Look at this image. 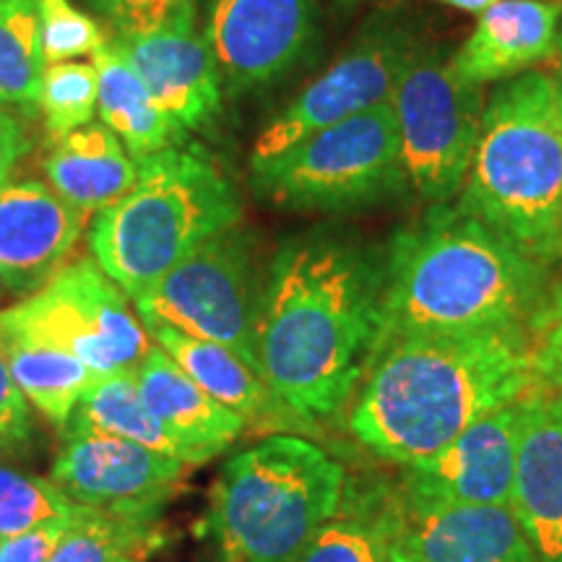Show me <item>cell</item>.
<instances>
[{
  "instance_id": "36",
  "label": "cell",
  "mask_w": 562,
  "mask_h": 562,
  "mask_svg": "<svg viewBox=\"0 0 562 562\" xmlns=\"http://www.w3.org/2000/svg\"><path fill=\"white\" fill-rule=\"evenodd\" d=\"M30 146L32 140L30 133H26V125L11 110L0 108V186L9 180L11 170L30 151Z\"/></svg>"
},
{
  "instance_id": "39",
  "label": "cell",
  "mask_w": 562,
  "mask_h": 562,
  "mask_svg": "<svg viewBox=\"0 0 562 562\" xmlns=\"http://www.w3.org/2000/svg\"><path fill=\"white\" fill-rule=\"evenodd\" d=\"M558 50H560V55H562V34L558 37Z\"/></svg>"
},
{
  "instance_id": "28",
  "label": "cell",
  "mask_w": 562,
  "mask_h": 562,
  "mask_svg": "<svg viewBox=\"0 0 562 562\" xmlns=\"http://www.w3.org/2000/svg\"><path fill=\"white\" fill-rule=\"evenodd\" d=\"M154 521L89 508L63 531L50 562H123L151 542Z\"/></svg>"
},
{
  "instance_id": "13",
  "label": "cell",
  "mask_w": 562,
  "mask_h": 562,
  "mask_svg": "<svg viewBox=\"0 0 562 562\" xmlns=\"http://www.w3.org/2000/svg\"><path fill=\"white\" fill-rule=\"evenodd\" d=\"M186 469L180 459L138 442L79 435L63 440L50 482L83 508L157 518Z\"/></svg>"
},
{
  "instance_id": "6",
  "label": "cell",
  "mask_w": 562,
  "mask_h": 562,
  "mask_svg": "<svg viewBox=\"0 0 562 562\" xmlns=\"http://www.w3.org/2000/svg\"><path fill=\"white\" fill-rule=\"evenodd\" d=\"M347 476L315 440L271 435L224 463L199 533L224 562H294L339 508Z\"/></svg>"
},
{
  "instance_id": "38",
  "label": "cell",
  "mask_w": 562,
  "mask_h": 562,
  "mask_svg": "<svg viewBox=\"0 0 562 562\" xmlns=\"http://www.w3.org/2000/svg\"><path fill=\"white\" fill-rule=\"evenodd\" d=\"M339 3H347V5H351V3H360V0H339Z\"/></svg>"
},
{
  "instance_id": "8",
  "label": "cell",
  "mask_w": 562,
  "mask_h": 562,
  "mask_svg": "<svg viewBox=\"0 0 562 562\" xmlns=\"http://www.w3.org/2000/svg\"><path fill=\"white\" fill-rule=\"evenodd\" d=\"M133 311L94 258H76L40 292L0 311V339L63 349L97 378L136 372L154 341Z\"/></svg>"
},
{
  "instance_id": "14",
  "label": "cell",
  "mask_w": 562,
  "mask_h": 562,
  "mask_svg": "<svg viewBox=\"0 0 562 562\" xmlns=\"http://www.w3.org/2000/svg\"><path fill=\"white\" fill-rule=\"evenodd\" d=\"M518 404L487 414L430 459L402 467L396 492L406 508L505 505L513 495Z\"/></svg>"
},
{
  "instance_id": "21",
  "label": "cell",
  "mask_w": 562,
  "mask_h": 562,
  "mask_svg": "<svg viewBox=\"0 0 562 562\" xmlns=\"http://www.w3.org/2000/svg\"><path fill=\"white\" fill-rule=\"evenodd\" d=\"M560 11L552 0H497L453 53L456 70L480 87L526 74L558 50Z\"/></svg>"
},
{
  "instance_id": "31",
  "label": "cell",
  "mask_w": 562,
  "mask_h": 562,
  "mask_svg": "<svg viewBox=\"0 0 562 562\" xmlns=\"http://www.w3.org/2000/svg\"><path fill=\"white\" fill-rule=\"evenodd\" d=\"M40 30L47 66L83 55L94 58L110 42L102 26L70 0H40Z\"/></svg>"
},
{
  "instance_id": "25",
  "label": "cell",
  "mask_w": 562,
  "mask_h": 562,
  "mask_svg": "<svg viewBox=\"0 0 562 562\" xmlns=\"http://www.w3.org/2000/svg\"><path fill=\"white\" fill-rule=\"evenodd\" d=\"M79 435H104V438H121L138 442L172 459H180L175 451L170 435L161 430L154 419L149 406L140 398L136 372H117V375L94 378L83 391L60 438H79Z\"/></svg>"
},
{
  "instance_id": "3",
  "label": "cell",
  "mask_w": 562,
  "mask_h": 562,
  "mask_svg": "<svg viewBox=\"0 0 562 562\" xmlns=\"http://www.w3.org/2000/svg\"><path fill=\"white\" fill-rule=\"evenodd\" d=\"M547 271L459 206L438 203L393 237L370 360L404 339L531 326L550 292Z\"/></svg>"
},
{
  "instance_id": "18",
  "label": "cell",
  "mask_w": 562,
  "mask_h": 562,
  "mask_svg": "<svg viewBox=\"0 0 562 562\" xmlns=\"http://www.w3.org/2000/svg\"><path fill=\"white\" fill-rule=\"evenodd\" d=\"M510 508L539 562H562V406L537 391L518 404Z\"/></svg>"
},
{
  "instance_id": "32",
  "label": "cell",
  "mask_w": 562,
  "mask_h": 562,
  "mask_svg": "<svg viewBox=\"0 0 562 562\" xmlns=\"http://www.w3.org/2000/svg\"><path fill=\"white\" fill-rule=\"evenodd\" d=\"M112 26V37H144L172 26L195 24L199 0H87Z\"/></svg>"
},
{
  "instance_id": "9",
  "label": "cell",
  "mask_w": 562,
  "mask_h": 562,
  "mask_svg": "<svg viewBox=\"0 0 562 562\" xmlns=\"http://www.w3.org/2000/svg\"><path fill=\"white\" fill-rule=\"evenodd\" d=\"M484 87L463 79L442 47L417 50L391 97L409 186L422 199L453 201L467 182L484 115Z\"/></svg>"
},
{
  "instance_id": "5",
  "label": "cell",
  "mask_w": 562,
  "mask_h": 562,
  "mask_svg": "<svg viewBox=\"0 0 562 562\" xmlns=\"http://www.w3.org/2000/svg\"><path fill=\"white\" fill-rule=\"evenodd\" d=\"M136 165V186L89 229L91 258L133 305L203 240L243 220L240 191L203 146L180 140Z\"/></svg>"
},
{
  "instance_id": "27",
  "label": "cell",
  "mask_w": 562,
  "mask_h": 562,
  "mask_svg": "<svg viewBox=\"0 0 562 562\" xmlns=\"http://www.w3.org/2000/svg\"><path fill=\"white\" fill-rule=\"evenodd\" d=\"M45 66L40 0H0V108L40 115Z\"/></svg>"
},
{
  "instance_id": "16",
  "label": "cell",
  "mask_w": 562,
  "mask_h": 562,
  "mask_svg": "<svg viewBox=\"0 0 562 562\" xmlns=\"http://www.w3.org/2000/svg\"><path fill=\"white\" fill-rule=\"evenodd\" d=\"M144 328L151 341L165 349L214 402L237 414L248 432L261 438L297 435L311 440H321L326 435L323 425L294 412L235 351L159 321L144 323Z\"/></svg>"
},
{
  "instance_id": "37",
  "label": "cell",
  "mask_w": 562,
  "mask_h": 562,
  "mask_svg": "<svg viewBox=\"0 0 562 562\" xmlns=\"http://www.w3.org/2000/svg\"><path fill=\"white\" fill-rule=\"evenodd\" d=\"M440 3L453 5V9L467 11V13H476V16H480V13L487 11L490 5H495L497 0H440Z\"/></svg>"
},
{
  "instance_id": "4",
  "label": "cell",
  "mask_w": 562,
  "mask_h": 562,
  "mask_svg": "<svg viewBox=\"0 0 562 562\" xmlns=\"http://www.w3.org/2000/svg\"><path fill=\"white\" fill-rule=\"evenodd\" d=\"M459 209L533 263L562 261L560 81L526 70L492 91Z\"/></svg>"
},
{
  "instance_id": "7",
  "label": "cell",
  "mask_w": 562,
  "mask_h": 562,
  "mask_svg": "<svg viewBox=\"0 0 562 562\" xmlns=\"http://www.w3.org/2000/svg\"><path fill=\"white\" fill-rule=\"evenodd\" d=\"M266 201L292 211H347L409 186L391 102L318 131L271 165L252 170Z\"/></svg>"
},
{
  "instance_id": "11",
  "label": "cell",
  "mask_w": 562,
  "mask_h": 562,
  "mask_svg": "<svg viewBox=\"0 0 562 562\" xmlns=\"http://www.w3.org/2000/svg\"><path fill=\"white\" fill-rule=\"evenodd\" d=\"M412 50L398 32L378 30L362 37L271 117L252 144L250 172L284 157L318 131L389 104Z\"/></svg>"
},
{
  "instance_id": "22",
  "label": "cell",
  "mask_w": 562,
  "mask_h": 562,
  "mask_svg": "<svg viewBox=\"0 0 562 562\" xmlns=\"http://www.w3.org/2000/svg\"><path fill=\"white\" fill-rule=\"evenodd\" d=\"M294 562H406L396 484L349 474L339 508Z\"/></svg>"
},
{
  "instance_id": "2",
  "label": "cell",
  "mask_w": 562,
  "mask_h": 562,
  "mask_svg": "<svg viewBox=\"0 0 562 562\" xmlns=\"http://www.w3.org/2000/svg\"><path fill=\"white\" fill-rule=\"evenodd\" d=\"M533 391L531 326L404 339L372 357L344 417L362 451L402 469Z\"/></svg>"
},
{
  "instance_id": "19",
  "label": "cell",
  "mask_w": 562,
  "mask_h": 562,
  "mask_svg": "<svg viewBox=\"0 0 562 562\" xmlns=\"http://www.w3.org/2000/svg\"><path fill=\"white\" fill-rule=\"evenodd\" d=\"M136 383L144 404L170 435L188 469L222 456L245 432L243 419L214 402L157 344L138 364Z\"/></svg>"
},
{
  "instance_id": "26",
  "label": "cell",
  "mask_w": 562,
  "mask_h": 562,
  "mask_svg": "<svg viewBox=\"0 0 562 562\" xmlns=\"http://www.w3.org/2000/svg\"><path fill=\"white\" fill-rule=\"evenodd\" d=\"M0 347H3L13 383L24 393L26 402H32L42 417L63 430L79 406L83 391L97 378L94 372L68 351L45 347V344L0 339Z\"/></svg>"
},
{
  "instance_id": "41",
  "label": "cell",
  "mask_w": 562,
  "mask_h": 562,
  "mask_svg": "<svg viewBox=\"0 0 562 562\" xmlns=\"http://www.w3.org/2000/svg\"><path fill=\"white\" fill-rule=\"evenodd\" d=\"M560 100H562V79H560Z\"/></svg>"
},
{
  "instance_id": "40",
  "label": "cell",
  "mask_w": 562,
  "mask_h": 562,
  "mask_svg": "<svg viewBox=\"0 0 562 562\" xmlns=\"http://www.w3.org/2000/svg\"><path fill=\"white\" fill-rule=\"evenodd\" d=\"M3 292H5V286H3V281H0V300H3Z\"/></svg>"
},
{
  "instance_id": "24",
  "label": "cell",
  "mask_w": 562,
  "mask_h": 562,
  "mask_svg": "<svg viewBox=\"0 0 562 562\" xmlns=\"http://www.w3.org/2000/svg\"><path fill=\"white\" fill-rule=\"evenodd\" d=\"M91 63L100 79L97 112L102 123L123 140L133 159L151 157L167 146L186 140L112 42H108V47H102Z\"/></svg>"
},
{
  "instance_id": "12",
  "label": "cell",
  "mask_w": 562,
  "mask_h": 562,
  "mask_svg": "<svg viewBox=\"0 0 562 562\" xmlns=\"http://www.w3.org/2000/svg\"><path fill=\"white\" fill-rule=\"evenodd\" d=\"M313 0H209L206 37L224 91L269 89L305 60L315 42Z\"/></svg>"
},
{
  "instance_id": "35",
  "label": "cell",
  "mask_w": 562,
  "mask_h": 562,
  "mask_svg": "<svg viewBox=\"0 0 562 562\" xmlns=\"http://www.w3.org/2000/svg\"><path fill=\"white\" fill-rule=\"evenodd\" d=\"M32 419L24 393L13 383L3 347H0V451L16 448L30 438Z\"/></svg>"
},
{
  "instance_id": "30",
  "label": "cell",
  "mask_w": 562,
  "mask_h": 562,
  "mask_svg": "<svg viewBox=\"0 0 562 562\" xmlns=\"http://www.w3.org/2000/svg\"><path fill=\"white\" fill-rule=\"evenodd\" d=\"M83 505L68 501L50 480L0 463V539L16 537L53 518L81 516Z\"/></svg>"
},
{
  "instance_id": "10",
  "label": "cell",
  "mask_w": 562,
  "mask_h": 562,
  "mask_svg": "<svg viewBox=\"0 0 562 562\" xmlns=\"http://www.w3.org/2000/svg\"><path fill=\"white\" fill-rule=\"evenodd\" d=\"M263 284L252 237L237 224L203 240L133 307L140 323L159 321L222 344L261 375L258 318Z\"/></svg>"
},
{
  "instance_id": "17",
  "label": "cell",
  "mask_w": 562,
  "mask_h": 562,
  "mask_svg": "<svg viewBox=\"0 0 562 562\" xmlns=\"http://www.w3.org/2000/svg\"><path fill=\"white\" fill-rule=\"evenodd\" d=\"M110 42L131 63L182 136L216 121L224 102V81L199 26L182 24Z\"/></svg>"
},
{
  "instance_id": "33",
  "label": "cell",
  "mask_w": 562,
  "mask_h": 562,
  "mask_svg": "<svg viewBox=\"0 0 562 562\" xmlns=\"http://www.w3.org/2000/svg\"><path fill=\"white\" fill-rule=\"evenodd\" d=\"M537 393L562 406V281L550 286L542 311L531 321Z\"/></svg>"
},
{
  "instance_id": "34",
  "label": "cell",
  "mask_w": 562,
  "mask_h": 562,
  "mask_svg": "<svg viewBox=\"0 0 562 562\" xmlns=\"http://www.w3.org/2000/svg\"><path fill=\"white\" fill-rule=\"evenodd\" d=\"M76 518H53V521L34 526L30 531H21L16 537L0 539V562H50L63 531Z\"/></svg>"
},
{
  "instance_id": "23",
  "label": "cell",
  "mask_w": 562,
  "mask_h": 562,
  "mask_svg": "<svg viewBox=\"0 0 562 562\" xmlns=\"http://www.w3.org/2000/svg\"><path fill=\"white\" fill-rule=\"evenodd\" d=\"M47 182L83 216H97L136 186L138 165L104 123H89L55 140L45 161Z\"/></svg>"
},
{
  "instance_id": "1",
  "label": "cell",
  "mask_w": 562,
  "mask_h": 562,
  "mask_svg": "<svg viewBox=\"0 0 562 562\" xmlns=\"http://www.w3.org/2000/svg\"><path fill=\"white\" fill-rule=\"evenodd\" d=\"M383 263L349 237L318 229L279 245L263 284L258 362L302 417L347 414L378 331Z\"/></svg>"
},
{
  "instance_id": "29",
  "label": "cell",
  "mask_w": 562,
  "mask_h": 562,
  "mask_svg": "<svg viewBox=\"0 0 562 562\" xmlns=\"http://www.w3.org/2000/svg\"><path fill=\"white\" fill-rule=\"evenodd\" d=\"M97 89L100 79L94 63L66 60L45 66L40 83V115L53 144L94 123Z\"/></svg>"
},
{
  "instance_id": "20",
  "label": "cell",
  "mask_w": 562,
  "mask_h": 562,
  "mask_svg": "<svg viewBox=\"0 0 562 562\" xmlns=\"http://www.w3.org/2000/svg\"><path fill=\"white\" fill-rule=\"evenodd\" d=\"M404 552L406 562H539L510 503L427 510L404 505Z\"/></svg>"
},
{
  "instance_id": "42",
  "label": "cell",
  "mask_w": 562,
  "mask_h": 562,
  "mask_svg": "<svg viewBox=\"0 0 562 562\" xmlns=\"http://www.w3.org/2000/svg\"><path fill=\"white\" fill-rule=\"evenodd\" d=\"M123 562H131V560H123Z\"/></svg>"
},
{
  "instance_id": "15",
  "label": "cell",
  "mask_w": 562,
  "mask_h": 562,
  "mask_svg": "<svg viewBox=\"0 0 562 562\" xmlns=\"http://www.w3.org/2000/svg\"><path fill=\"white\" fill-rule=\"evenodd\" d=\"M87 216L37 178L0 186V281L30 297L58 273L79 243Z\"/></svg>"
}]
</instances>
